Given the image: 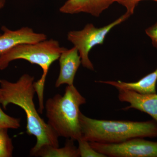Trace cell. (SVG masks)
<instances>
[{"label": "cell", "mask_w": 157, "mask_h": 157, "mask_svg": "<svg viewBox=\"0 0 157 157\" xmlns=\"http://www.w3.org/2000/svg\"><path fill=\"white\" fill-rule=\"evenodd\" d=\"M60 46L59 42L51 39L34 44H19L0 54V70L6 69L12 61L22 59L32 64L39 65L43 70L42 77L34 82V87L39 100V111L42 113L44 108V87L46 76L51 65L59 58L66 49Z\"/></svg>", "instance_id": "cell-4"}, {"label": "cell", "mask_w": 157, "mask_h": 157, "mask_svg": "<svg viewBox=\"0 0 157 157\" xmlns=\"http://www.w3.org/2000/svg\"><path fill=\"white\" fill-rule=\"evenodd\" d=\"M2 30L4 34L0 36V54L19 44H34L47 39L45 34L34 33L32 29L28 27L11 31L3 26Z\"/></svg>", "instance_id": "cell-8"}, {"label": "cell", "mask_w": 157, "mask_h": 157, "mask_svg": "<svg viewBox=\"0 0 157 157\" xmlns=\"http://www.w3.org/2000/svg\"><path fill=\"white\" fill-rule=\"evenodd\" d=\"M34 80L33 76L27 74L23 75L15 82L0 80V104L5 109L9 104L22 108L26 115L27 132L36 138V144L31 149L30 155L44 145L59 147L58 135L36 109L33 101L36 93Z\"/></svg>", "instance_id": "cell-1"}, {"label": "cell", "mask_w": 157, "mask_h": 157, "mask_svg": "<svg viewBox=\"0 0 157 157\" xmlns=\"http://www.w3.org/2000/svg\"><path fill=\"white\" fill-rule=\"evenodd\" d=\"M96 151L111 157H157V142L135 138L117 144L89 142Z\"/></svg>", "instance_id": "cell-6"}, {"label": "cell", "mask_w": 157, "mask_h": 157, "mask_svg": "<svg viewBox=\"0 0 157 157\" xmlns=\"http://www.w3.org/2000/svg\"><path fill=\"white\" fill-rule=\"evenodd\" d=\"M118 98L121 102L130 104L123 108L124 110L135 109L150 115L157 123V94H142L135 91L117 88Z\"/></svg>", "instance_id": "cell-7"}, {"label": "cell", "mask_w": 157, "mask_h": 157, "mask_svg": "<svg viewBox=\"0 0 157 157\" xmlns=\"http://www.w3.org/2000/svg\"><path fill=\"white\" fill-rule=\"evenodd\" d=\"M130 16L126 13L113 22L100 28L95 27L92 24H89L81 30L69 32L68 40L78 49L81 59L82 64L84 67L93 71L94 70L92 63L89 58L90 51L96 45L103 44L110 31L116 26L124 22Z\"/></svg>", "instance_id": "cell-5"}, {"label": "cell", "mask_w": 157, "mask_h": 157, "mask_svg": "<svg viewBox=\"0 0 157 157\" xmlns=\"http://www.w3.org/2000/svg\"><path fill=\"white\" fill-rule=\"evenodd\" d=\"M30 155L42 157H79L78 147L74 145V140L71 139H68L64 147L61 148L44 145Z\"/></svg>", "instance_id": "cell-12"}, {"label": "cell", "mask_w": 157, "mask_h": 157, "mask_svg": "<svg viewBox=\"0 0 157 157\" xmlns=\"http://www.w3.org/2000/svg\"><path fill=\"white\" fill-rule=\"evenodd\" d=\"M8 130L0 128V157L12 156L14 147L8 135Z\"/></svg>", "instance_id": "cell-13"}, {"label": "cell", "mask_w": 157, "mask_h": 157, "mask_svg": "<svg viewBox=\"0 0 157 157\" xmlns=\"http://www.w3.org/2000/svg\"><path fill=\"white\" fill-rule=\"evenodd\" d=\"M157 82V68L155 71L147 74L138 81L135 82H124L118 81H98V83H104L112 86L117 88L135 91L142 94H155L156 84Z\"/></svg>", "instance_id": "cell-11"}, {"label": "cell", "mask_w": 157, "mask_h": 157, "mask_svg": "<svg viewBox=\"0 0 157 157\" xmlns=\"http://www.w3.org/2000/svg\"><path fill=\"white\" fill-rule=\"evenodd\" d=\"M144 0H119L118 3L124 6L127 9L126 13L130 15L133 14L135 7L139 2ZM157 2V0H152Z\"/></svg>", "instance_id": "cell-16"}, {"label": "cell", "mask_w": 157, "mask_h": 157, "mask_svg": "<svg viewBox=\"0 0 157 157\" xmlns=\"http://www.w3.org/2000/svg\"><path fill=\"white\" fill-rule=\"evenodd\" d=\"M20 126V119L10 116L0 107V128L17 129Z\"/></svg>", "instance_id": "cell-15"}, {"label": "cell", "mask_w": 157, "mask_h": 157, "mask_svg": "<svg viewBox=\"0 0 157 157\" xmlns=\"http://www.w3.org/2000/svg\"><path fill=\"white\" fill-rule=\"evenodd\" d=\"M146 33L151 39L153 45L157 48V22L146 30Z\"/></svg>", "instance_id": "cell-17"}, {"label": "cell", "mask_w": 157, "mask_h": 157, "mask_svg": "<svg viewBox=\"0 0 157 157\" xmlns=\"http://www.w3.org/2000/svg\"><path fill=\"white\" fill-rule=\"evenodd\" d=\"M85 98L73 85H67L63 96L57 94L49 98L44 108L48 124L59 137L78 140L81 138L79 107Z\"/></svg>", "instance_id": "cell-3"}, {"label": "cell", "mask_w": 157, "mask_h": 157, "mask_svg": "<svg viewBox=\"0 0 157 157\" xmlns=\"http://www.w3.org/2000/svg\"><path fill=\"white\" fill-rule=\"evenodd\" d=\"M78 141V147L79 157H106L105 155L96 151L91 146L87 140L80 138Z\"/></svg>", "instance_id": "cell-14"}, {"label": "cell", "mask_w": 157, "mask_h": 157, "mask_svg": "<svg viewBox=\"0 0 157 157\" xmlns=\"http://www.w3.org/2000/svg\"><path fill=\"white\" fill-rule=\"evenodd\" d=\"M59 62L60 70L56 87H59L64 84L73 85L75 75L82 64L78 49L75 46L70 49H65L61 54Z\"/></svg>", "instance_id": "cell-9"}, {"label": "cell", "mask_w": 157, "mask_h": 157, "mask_svg": "<svg viewBox=\"0 0 157 157\" xmlns=\"http://www.w3.org/2000/svg\"><path fill=\"white\" fill-rule=\"evenodd\" d=\"M6 3V1L5 0H0V9H2L4 7ZM1 36V34H0Z\"/></svg>", "instance_id": "cell-18"}, {"label": "cell", "mask_w": 157, "mask_h": 157, "mask_svg": "<svg viewBox=\"0 0 157 157\" xmlns=\"http://www.w3.org/2000/svg\"><path fill=\"white\" fill-rule=\"evenodd\" d=\"M119 0H68L60 8V12L75 14L84 12L99 17L100 14Z\"/></svg>", "instance_id": "cell-10"}, {"label": "cell", "mask_w": 157, "mask_h": 157, "mask_svg": "<svg viewBox=\"0 0 157 157\" xmlns=\"http://www.w3.org/2000/svg\"><path fill=\"white\" fill-rule=\"evenodd\" d=\"M81 138L89 142L117 144L135 138L157 137L155 120L138 122L95 119L80 113Z\"/></svg>", "instance_id": "cell-2"}]
</instances>
